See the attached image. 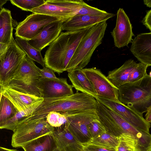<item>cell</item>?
Masks as SVG:
<instances>
[{"label": "cell", "instance_id": "1", "mask_svg": "<svg viewBox=\"0 0 151 151\" xmlns=\"http://www.w3.org/2000/svg\"><path fill=\"white\" fill-rule=\"evenodd\" d=\"M93 26L61 32L45 52L43 58L45 66L59 75L65 71L78 44Z\"/></svg>", "mask_w": 151, "mask_h": 151}, {"label": "cell", "instance_id": "2", "mask_svg": "<svg viewBox=\"0 0 151 151\" xmlns=\"http://www.w3.org/2000/svg\"><path fill=\"white\" fill-rule=\"evenodd\" d=\"M98 104L93 97L77 91L69 96L44 99L30 115L46 117L51 111L63 114L96 112Z\"/></svg>", "mask_w": 151, "mask_h": 151}, {"label": "cell", "instance_id": "3", "mask_svg": "<svg viewBox=\"0 0 151 151\" xmlns=\"http://www.w3.org/2000/svg\"><path fill=\"white\" fill-rule=\"evenodd\" d=\"M119 101L143 114L151 106V76L147 73L139 81L127 83L118 88Z\"/></svg>", "mask_w": 151, "mask_h": 151}, {"label": "cell", "instance_id": "4", "mask_svg": "<svg viewBox=\"0 0 151 151\" xmlns=\"http://www.w3.org/2000/svg\"><path fill=\"white\" fill-rule=\"evenodd\" d=\"M107 26L106 21H104L90 28L78 44L65 71L82 69L88 65L94 51L102 43Z\"/></svg>", "mask_w": 151, "mask_h": 151}, {"label": "cell", "instance_id": "5", "mask_svg": "<svg viewBox=\"0 0 151 151\" xmlns=\"http://www.w3.org/2000/svg\"><path fill=\"white\" fill-rule=\"evenodd\" d=\"M54 128L46 117L29 115L21 122L13 131L11 141L14 148L22 147L30 141L44 135L52 133Z\"/></svg>", "mask_w": 151, "mask_h": 151}, {"label": "cell", "instance_id": "6", "mask_svg": "<svg viewBox=\"0 0 151 151\" xmlns=\"http://www.w3.org/2000/svg\"><path fill=\"white\" fill-rule=\"evenodd\" d=\"M85 3L82 0H47L30 12L56 17L64 23L75 16Z\"/></svg>", "mask_w": 151, "mask_h": 151}, {"label": "cell", "instance_id": "7", "mask_svg": "<svg viewBox=\"0 0 151 151\" xmlns=\"http://www.w3.org/2000/svg\"><path fill=\"white\" fill-rule=\"evenodd\" d=\"M94 97L97 101L120 116L137 130L150 133L151 124L146 122L142 114L119 101L96 96Z\"/></svg>", "mask_w": 151, "mask_h": 151}, {"label": "cell", "instance_id": "8", "mask_svg": "<svg viewBox=\"0 0 151 151\" xmlns=\"http://www.w3.org/2000/svg\"><path fill=\"white\" fill-rule=\"evenodd\" d=\"M26 55L13 37L6 51L0 57V83L4 88L14 76Z\"/></svg>", "mask_w": 151, "mask_h": 151}, {"label": "cell", "instance_id": "9", "mask_svg": "<svg viewBox=\"0 0 151 151\" xmlns=\"http://www.w3.org/2000/svg\"><path fill=\"white\" fill-rule=\"evenodd\" d=\"M63 114L67 118L64 126L77 140L83 146L90 144L92 139L88 125L93 120L99 118L96 112Z\"/></svg>", "mask_w": 151, "mask_h": 151}, {"label": "cell", "instance_id": "10", "mask_svg": "<svg viewBox=\"0 0 151 151\" xmlns=\"http://www.w3.org/2000/svg\"><path fill=\"white\" fill-rule=\"evenodd\" d=\"M60 20L52 16L32 13L18 24L15 28V36L16 37L26 40H30L37 36L47 25Z\"/></svg>", "mask_w": 151, "mask_h": 151}, {"label": "cell", "instance_id": "11", "mask_svg": "<svg viewBox=\"0 0 151 151\" xmlns=\"http://www.w3.org/2000/svg\"><path fill=\"white\" fill-rule=\"evenodd\" d=\"M81 69L92 84L95 96L119 101L118 88L100 69L95 67Z\"/></svg>", "mask_w": 151, "mask_h": 151}, {"label": "cell", "instance_id": "12", "mask_svg": "<svg viewBox=\"0 0 151 151\" xmlns=\"http://www.w3.org/2000/svg\"><path fill=\"white\" fill-rule=\"evenodd\" d=\"M40 97L44 99L55 98L74 93L73 87L66 78H39L37 84Z\"/></svg>", "mask_w": 151, "mask_h": 151}, {"label": "cell", "instance_id": "13", "mask_svg": "<svg viewBox=\"0 0 151 151\" xmlns=\"http://www.w3.org/2000/svg\"><path fill=\"white\" fill-rule=\"evenodd\" d=\"M115 46L120 48L128 46L134 36L129 19L122 8H119L117 13L116 23L111 32Z\"/></svg>", "mask_w": 151, "mask_h": 151}, {"label": "cell", "instance_id": "14", "mask_svg": "<svg viewBox=\"0 0 151 151\" xmlns=\"http://www.w3.org/2000/svg\"><path fill=\"white\" fill-rule=\"evenodd\" d=\"M2 94L19 111H34L44 99L40 97L21 93L8 87L4 88Z\"/></svg>", "mask_w": 151, "mask_h": 151}, {"label": "cell", "instance_id": "15", "mask_svg": "<svg viewBox=\"0 0 151 151\" xmlns=\"http://www.w3.org/2000/svg\"><path fill=\"white\" fill-rule=\"evenodd\" d=\"M63 23L60 20L47 25L37 36L27 41L32 47L41 51L59 36L62 30Z\"/></svg>", "mask_w": 151, "mask_h": 151}, {"label": "cell", "instance_id": "16", "mask_svg": "<svg viewBox=\"0 0 151 151\" xmlns=\"http://www.w3.org/2000/svg\"><path fill=\"white\" fill-rule=\"evenodd\" d=\"M130 49L140 63L151 65V32L140 33L132 39Z\"/></svg>", "mask_w": 151, "mask_h": 151}, {"label": "cell", "instance_id": "17", "mask_svg": "<svg viewBox=\"0 0 151 151\" xmlns=\"http://www.w3.org/2000/svg\"><path fill=\"white\" fill-rule=\"evenodd\" d=\"M113 13L107 14L99 16L89 15L75 16L63 23L62 30H76L93 26L114 16Z\"/></svg>", "mask_w": 151, "mask_h": 151}, {"label": "cell", "instance_id": "18", "mask_svg": "<svg viewBox=\"0 0 151 151\" xmlns=\"http://www.w3.org/2000/svg\"><path fill=\"white\" fill-rule=\"evenodd\" d=\"M52 134L57 148L62 151H83L84 146L77 140L64 124L54 128Z\"/></svg>", "mask_w": 151, "mask_h": 151}, {"label": "cell", "instance_id": "19", "mask_svg": "<svg viewBox=\"0 0 151 151\" xmlns=\"http://www.w3.org/2000/svg\"><path fill=\"white\" fill-rule=\"evenodd\" d=\"M68 73V76L72 85L77 91L93 97L95 96L92 84L81 69H74Z\"/></svg>", "mask_w": 151, "mask_h": 151}, {"label": "cell", "instance_id": "20", "mask_svg": "<svg viewBox=\"0 0 151 151\" xmlns=\"http://www.w3.org/2000/svg\"><path fill=\"white\" fill-rule=\"evenodd\" d=\"M137 64L133 60H127L119 68L109 71L107 77L115 86L118 88L127 83L129 74Z\"/></svg>", "mask_w": 151, "mask_h": 151}, {"label": "cell", "instance_id": "21", "mask_svg": "<svg viewBox=\"0 0 151 151\" xmlns=\"http://www.w3.org/2000/svg\"><path fill=\"white\" fill-rule=\"evenodd\" d=\"M22 147L24 151H53L57 146L52 133L36 138Z\"/></svg>", "mask_w": 151, "mask_h": 151}, {"label": "cell", "instance_id": "22", "mask_svg": "<svg viewBox=\"0 0 151 151\" xmlns=\"http://www.w3.org/2000/svg\"><path fill=\"white\" fill-rule=\"evenodd\" d=\"M15 41L18 46L29 58L39 63L43 67L45 66L41 51L32 47L26 40L16 37Z\"/></svg>", "mask_w": 151, "mask_h": 151}, {"label": "cell", "instance_id": "23", "mask_svg": "<svg viewBox=\"0 0 151 151\" xmlns=\"http://www.w3.org/2000/svg\"><path fill=\"white\" fill-rule=\"evenodd\" d=\"M119 142V137L106 131L97 137L93 139L90 144L116 150Z\"/></svg>", "mask_w": 151, "mask_h": 151}, {"label": "cell", "instance_id": "24", "mask_svg": "<svg viewBox=\"0 0 151 151\" xmlns=\"http://www.w3.org/2000/svg\"><path fill=\"white\" fill-rule=\"evenodd\" d=\"M17 25V22L13 19L10 13L0 29V43L7 45L9 44L13 37V29Z\"/></svg>", "mask_w": 151, "mask_h": 151}, {"label": "cell", "instance_id": "25", "mask_svg": "<svg viewBox=\"0 0 151 151\" xmlns=\"http://www.w3.org/2000/svg\"><path fill=\"white\" fill-rule=\"evenodd\" d=\"M18 110L3 94L0 100V124L12 117Z\"/></svg>", "mask_w": 151, "mask_h": 151}, {"label": "cell", "instance_id": "26", "mask_svg": "<svg viewBox=\"0 0 151 151\" xmlns=\"http://www.w3.org/2000/svg\"><path fill=\"white\" fill-rule=\"evenodd\" d=\"M119 137V142L117 151H138V141L134 135L124 133Z\"/></svg>", "mask_w": 151, "mask_h": 151}, {"label": "cell", "instance_id": "27", "mask_svg": "<svg viewBox=\"0 0 151 151\" xmlns=\"http://www.w3.org/2000/svg\"><path fill=\"white\" fill-rule=\"evenodd\" d=\"M33 112L32 111H18L12 117L0 124V129H5L14 131L23 120Z\"/></svg>", "mask_w": 151, "mask_h": 151}, {"label": "cell", "instance_id": "28", "mask_svg": "<svg viewBox=\"0 0 151 151\" xmlns=\"http://www.w3.org/2000/svg\"><path fill=\"white\" fill-rule=\"evenodd\" d=\"M10 1L13 5L22 10L30 11L32 9L39 7L45 2L44 0H11Z\"/></svg>", "mask_w": 151, "mask_h": 151}, {"label": "cell", "instance_id": "29", "mask_svg": "<svg viewBox=\"0 0 151 151\" xmlns=\"http://www.w3.org/2000/svg\"><path fill=\"white\" fill-rule=\"evenodd\" d=\"M48 124L54 128L60 127L64 124L67 121L66 116L61 113L56 111L49 112L46 116Z\"/></svg>", "mask_w": 151, "mask_h": 151}, {"label": "cell", "instance_id": "30", "mask_svg": "<svg viewBox=\"0 0 151 151\" xmlns=\"http://www.w3.org/2000/svg\"><path fill=\"white\" fill-rule=\"evenodd\" d=\"M148 67L147 65L140 62L137 63L129 74L127 83L136 81L143 78L147 73Z\"/></svg>", "mask_w": 151, "mask_h": 151}, {"label": "cell", "instance_id": "31", "mask_svg": "<svg viewBox=\"0 0 151 151\" xmlns=\"http://www.w3.org/2000/svg\"><path fill=\"white\" fill-rule=\"evenodd\" d=\"M88 127L92 139L106 131L99 118L91 121L88 124Z\"/></svg>", "mask_w": 151, "mask_h": 151}, {"label": "cell", "instance_id": "32", "mask_svg": "<svg viewBox=\"0 0 151 151\" xmlns=\"http://www.w3.org/2000/svg\"><path fill=\"white\" fill-rule=\"evenodd\" d=\"M108 13L104 10L91 6L85 3L75 16H99L106 14Z\"/></svg>", "mask_w": 151, "mask_h": 151}, {"label": "cell", "instance_id": "33", "mask_svg": "<svg viewBox=\"0 0 151 151\" xmlns=\"http://www.w3.org/2000/svg\"><path fill=\"white\" fill-rule=\"evenodd\" d=\"M40 74L41 77L44 78L57 79L55 72L51 69L45 66L41 69Z\"/></svg>", "mask_w": 151, "mask_h": 151}, {"label": "cell", "instance_id": "34", "mask_svg": "<svg viewBox=\"0 0 151 151\" xmlns=\"http://www.w3.org/2000/svg\"><path fill=\"white\" fill-rule=\"evenodd\" d=\"M84 147L89 151H117L116 150L104 148L90 144L84 145Z\"/></svg>", "mask_w": 151, "mask_h": 151}, {"label": "cell", "instance_id": "35", "mask_svg": "<svg viewBox=\"0 0 151 151\" xmlns=\"http://www.w3.org/2000/svg\"><path fill=\"white\" fill-rule=\"evenodd\" d=\"M142 22L147 28L151 31V10L147 11Z\"/></svg>", "mask_w": 151, "mask_h": 151}, {"label": "cell", "instance_id": "36", "mask_svg": "<svg viewBox=\"0 0 151 151\" xmlns=\"http://www.w3.org/2000/svg\"><path fill=\"white\" fill-rule=\"evenodd\" d=\"M10 11L7 9L3 8L0 11V29L6 21Z\"/></svg>", "mask_w": 151, "mask_h": 151}, {"label": "cell", "instance_id": "37", "mask_svg": "<svg viewBox=\"0 0 151 151\" xmlns=\"http://www.w3.org/2000/svg\"><path fill=\"white\" fill-rule=\"evenodd\" d=\"M145 115V120L147 123L150 124L151 122V106L147 109Z\"/></svg>", "mask_w": 151, "mask_h": 151}, {"label": "cell", "instance_id": "38", "mask_svg": "<svg viewBox=\"0 0 151 151\" xmlns=\"http://www.w3.org/2000/svg\"><path fill=\"white\" fill-rule=\"evenodd\" d=\"M8 45L5 44L0 43V57L6 51Z\"/></svg>", "mask_w": 151, "mask_h": 151}, {"label": "cell", "instance_id": "39", "mask_svg": "<svg viewBox=\"0 0 151 151\" xmlns=\"http://www.w3.org/2000/svg\"><path fill=\"white\" fill-rule=\"evenodd\" d=\"M0 151H19L16 149H12L0 147Z\"/></svg>", "mask_w": 151, "mask_h": 151}, {"label": "cell", "instance_id": "40", "mask_svg": "<svg viewBox=\"0 0 151 151\" xmlns=\"http://www.w3.org/2000/svg\"><path fill=\"white\" fill-rule=\"evenodd\" d=\"M144 4L146 6L149 8L151 7V0H144L143 1Z\"/></svg>", "mask_w": 151, "mask_h": 151}, {"label": "cell", "instance_id": "41", "mask_svg": "<svg viewBox=\"0 0 151 151\" xmlns=\"http://www.w3.org/2000/svg\"><path fill=\"white\" fill-rule=\"evenodd\" d=\"M7 1L6 0H0V8L2 9L3 6Z\"/></svg>", "mask_w": 151, "mask_h": 151}, {"label": "cell", "instance_id": "42", "mask_svg": "<svg viewBox=\"0 0 151 151\" xmlns=\"http://www.w3.org/2000/svg\"><path fill=\"white\" fill-rule=\"evenodd\" d=\"M4 89V88L3 87L2 85L0 83V100Z\"/></svg>", "mask_w": 151, "mask_h": 151}, {"label": "cell", "instance_id": "43", "mask_svg": "<svg viewBox=\"0 0 151 151\" xmlns=\"http://www.w3.org/2000/svg\"><path fill=\"white\" fill-rule=\"evenodd\" d=\"M53 151H62L61 150L59 149L58 148H57L55 149Z\"/></svg>", "mask_w": 151, "mask_h": 151}, {"label": "cell", "instance_id": "44", "mask_svg": "<svg viewBox=\"0 0 151 151\" xmlns=\"http://www.w3.org/2000/svg\"><path fill=\"white\" fill-rule=\"evenodd\" d=\"M83 151H89L84 147Z\"/></svg>", "mask_w": 151, "mask_h": 151}, {"label": "cell", "instance_id": "45", "mask_svg": "<svg viewBox=\"0 0 151 151\" xmlns=\"http://www.w3.org/2000/svg\"><path fill=\"white\" fill-rule=\"evenodd\" d=\"M1 81V77H0V82Z\"/></svg>", "mask_w": 151, "mask_h": 151}]
</instances>
